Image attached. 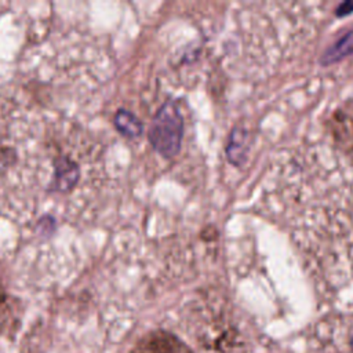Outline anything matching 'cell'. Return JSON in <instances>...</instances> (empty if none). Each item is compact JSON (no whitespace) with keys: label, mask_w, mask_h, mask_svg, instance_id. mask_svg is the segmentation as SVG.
Returning a JSON list of instances; mask_svg holds the SVG:
<instances>
[{"label":"cell","mask_w":353,"mask_h":353,"mask_svg":"<svg viewBox=\"0 0 353 353\" xmlns=\"http://www.w3.org/2000/svg\"><path fill=\"white\" fill-rule=\"evenodd\" d=\"M114 123L116 127L127 137H138L143 130L142 123L132 113L123 109L117 112Z\"/></svg>","instance_id":"5"},{"label":"cell","mask_w":353,"mask_h":353,"mask_svg":"<svg viewBox=\"0 0 353 353\" xmlns=\"http://www.w3.org/2000/svg\"><path fill=\"white\" fill-rule=\"evenodd\" d=\"M226 157L233 165H243L248 153V132L241 125H234L225 148Z\"/></svg>","instance_id":"3"},{"label":"cell","mask_w":353,"mask_h":353,"mask_svg":"<svg viewBox=\"0 0 353 353\" xmlns=\"http://www.w3.org/2000/svg\"><path fill=\"white\" fill-rule=\"evenodd\" d=\"M4 295L0 290V332H1V328H3V323H4V313H6V301H4Z\"/></svg>","instance_id":"7"},{"label":"cell","mask_w":353,"mask_h":353,"mask_svg":"<svg viewBox=\"0 0 353 353\" xmlns=\"http://www.w3.org/2000/svg\"><path fill=\"white\" fill-rule=\"evenodd\" d=\"M131 353H192L175 335L165 331H154L143 336Z\"/></svg>","instance_id":"2"},{"label":"cell","mask_w":353,"mask_h":353,"mask_svg":"<svg viewBox=\"0 0 353 353\" xmlns=\"http://www.w3.org/2000/svg\"><path fill=\"white\" fill-rule=\"evenodd\" d=\"M183 119L175 101L168 99L156 112L149 127V142L165 159L175 157L181 150Z\"/></svg>","instance_id":"1"},{"label":"cell","mask_w":353,"mask_h":353,"mask_svg":"<svg viewBox=\"0 0 353 353\" xmlns=\"http://www.w3.org/2000/svg\"><path fill=\"white\" fill-rule=\"evenodd\" d=\"M353 54V30L346 32L335 43H332L321 55V65H331L339 62L345 57Z\"/></svg>","instance_id":"4"},{"label":"cell","mask_w":353,"mask_h":353,"mask_svg":"<svg viewBox=\"0 0 353 353\" xmlns=\"http://www.w3.org/2000/svg\"><path fill=\"white\" fill-rule=\"evenodd\" d=\"M350 14H353V1H350V0L341 3V4L335 8V15L339 17V18L347 17V15H350Z\"/></svg>","instance_id":"6"}]
</instances>
